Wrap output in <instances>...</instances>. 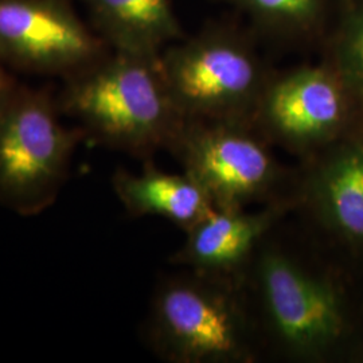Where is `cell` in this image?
I'll use <instances>...</instances> for the list:
<instances>
[{
	"instance_id": "cell-1",
	"label": "cell",
	"mask_w": 363,
	"mask_h": 363,
	"mask_svg": "<svg viewBox=\"0 0 363 363\" xmlns=\"http://www.w3.org/2000/svg\"><path fill=\"white\" fill-rule=\"evenodd\" d=\"M62 82L58 105L85 139L143 162L169 151L184 123L159 57L108 52Z\"/></svg>"
},
{
	"instance_id": "cell-2",
	"label": "cell",
	"mask_w": 363,
	"mask_h": 363,
	"mask_svg": "<svg viewBox=\"0 0 363 363\" xmlns=\"http://www.w3.org/2000/svg\"><path fill=\"white\" fill-rule=\"evenodd\" d=\"M144 334L169 363H253L264 350L245 280L190 269L157 283Z\"/></svg>"
},
{
	"instance_id": "cell-3",
	"label": "cell",
	"mask_w": 363,
	"mask_h": 363,
	"mask_svg": "<svg viewBox=\"0 0 363 363\" xmlns=\"http://www.w3.org/2000/svg\"><path fill=\"white\" fill-rule=\"evenodd\" d=\"M272 234L245 276L262 346L294 362L322 361L347 331L342 294L301 252Z\"/></svg>"
},
{
	"instance_id": "cell-4",
	"label": "cell",
	"mask_w": 363,
	"mask_h": 363,
	"mask_svg": "<svg viewBox=\"0 0 363 363\" xmlns=\"http://www.w3.org/2000/svg\"><path fill=\"white\" fill-rule=\"evenodd\" d=\"M57 94L16 84L0 108V205L33 217L52 206L70 174L77 127L62 120Z\"/></svg>"
},
{
	"instance_id": "cell-5",
	"label": "cell",
	"mask_w": 363,
	"mask_h": 363,
	"mask_svg": "<svg viewBox=\"0 0 363 363\" xmlns=\"http://www.w3.org/2000/svg\"><path fill=\"white\" fill-rule=\"evenodd\" d=\"M272 148L250 123L184 120L169 152L216 208H247L294 199L296 171Z\"/></svg>"
},
{
	"instance_id": "cell-6",
	"label": "cell",
	"mask_w": 363,
	"mask_h": 363,
	"mask_svg": "<svg viewBox=\"0 0 363 363\" xmlns=\"http://www.w3.org/2000/svg\"><path fill=\"white\" fill-rule=\"evenodd\" d=\"M106 54L70 0H0V60L7 67L64 81Z\"/></svg>"
},
{
	"instance_id": "cell-7",
	"label": "cell",
	"mask_w": 363,
	"mask_h": 363,
	"mask_svg": "<svg viewBox=\"0 0 363 363\" xmlns=\"http://www.w3.org/2000/svg\"><path fill=\"white\" fill-rule=\"evenodd\" d=\"M184 120L250 121L264 91L259 67L244 49L210 42L159 57Z\"/></svg>"
},
{
	"instance_id": "cell-8",
	"label": "cell",
	"mask_w": 363,
	"mask_h": 363,
	"mask_svg": "<svg viewBox=\"0 0 363 363\" xmlns=\"http://www.w3.org/2000/svg\"><path fill=\"white\" fill-rule=\"evenodd\" d=\"M345 117L346 100L337 77L307 67L267 85L253 121L272 145L306 160L337 139Z\"/></svg>"
},
{
	"instance_id": "cell-9",
	"label": "cell",
	"mask_w": 363,
	"mask_h": 363,
	"mask_svg": "<svg viewBox=\"0 0 363 363\" xmlns=\"http://www.w3.org/2000/svg\"><path fill=\"white\" fill-rule=\"evenodd\" d=\"M295 210L294 199L257 210L214 208L186 234L169 262L195 272L245 280L262 242Z\"/></svg>"
},
{
	"instance_id": "cell-10",
	"label": "cell",
	"mask_w": 363,
	"mask_h": 363,
	"mask_svg": "<svg viewBox=\"0 0 363 363\" xmlns=\"http://www.w3.org/2000/svg\"><path fill=\"white\" fill-rule=\"evenodd\" d=\"M294 201L331 233L363 245V139L301 160Z\"/></svg>"
},
{
	"instance_id": "cell-11",
	"label": "cell",
	"mask_w": 363,
	"mask_h": 363,
	"mask_svg": "<svg viewBox=\"0 0 363 363\" xmlns=\"http://www.w3.org/2000/svg\"><path fill=\"white\" fill-rule=\"evenodd\" d=\"M112 189L130 217H159L169 220L183 232L216 208L208 193L184 171L172 174L144 162L140 172L115 171Z\"/></svg>"
},
{
	"instance_id": "cell-12",
	"label": "cell",
	"mask_w": 363,
	"mask_h": 363,
	"mask_svg": "<svg viewBox=\"0 0 363 363\" xmlns=\"http://www.w3.org/2000/svg\"><path fill=\"white\" fill-rule=\"evenodd\" d=\"M96 33L115 52L159 57L174 33L169 0H86Z\"/></svg>"
},
{
	"instance_id": "cell-13",
	"label": "cell",
	"mask_w": 363,
	"mask_h": 363,
	"mask_svg": "<svg viewBox=\"0 0 363 363\" xmlns=\"http://www.w3.org/2000/svg\"><path fill=\"white\" fill-rule=\"evenodd\" d=\"M256 7L271 18L289 22H301L311 16L316 0H249Z\"/></svg>"
},
{
	"instance_id": "cell-14",
	"label": "cell",
	"mask_w": 363,
	"mask_h": 363,
	"mask_svg": "<svg viewBox=\"0 0 363 363\" xmlns=\"http://www.w3.org/2000/svg\"><path fill=\"white\" fill-rule=\"evenodd\" d=\"M18 81L10 74L9 67L0 60V108L10 96L13 88L16 86Z\"/></svg>"
},
{
	"instance_id": "cell-15",
	"label": "cell",
	"mask_w": 363,
	"mask_h": 363,
	"mask_svg": "<svg viewBox=\"0 0 363 363\" xmlns=\"http://www.w3.org/2000/svg\"><path fill=\"white\" fill-rule=\"evenodd\" d=\"M352 65H354L355 76L362 82L363 85V30L358 39H357V42H355Z\"/></svg>"
}]
</instances>
